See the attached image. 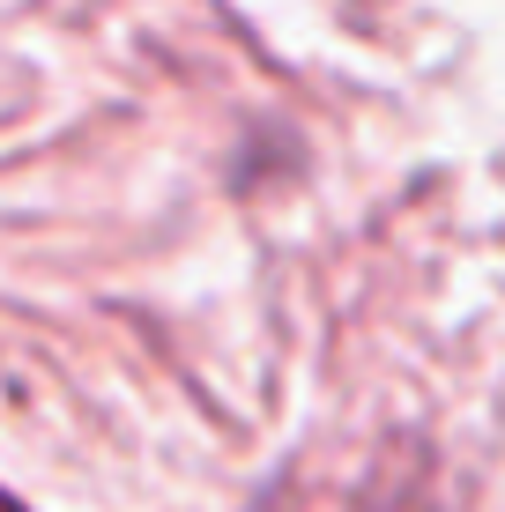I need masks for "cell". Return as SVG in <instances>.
Masks as SVG:
<instances>
[{
    "mask_svg": "<svg viewBox=\"0 0 505 512\" xmlns=\"http://www.w3.org/2000/svg\"><path fill=\"white\" fill-rule=\"evenodd\" d=\"M0 512H30L23 498H15V490H0Z\"/></svg>",
    "mask_w": 505,
    "mask_h": 512,
    "instance_id": "6da1fadb",
    "label": "cell"
}]
</instances>
